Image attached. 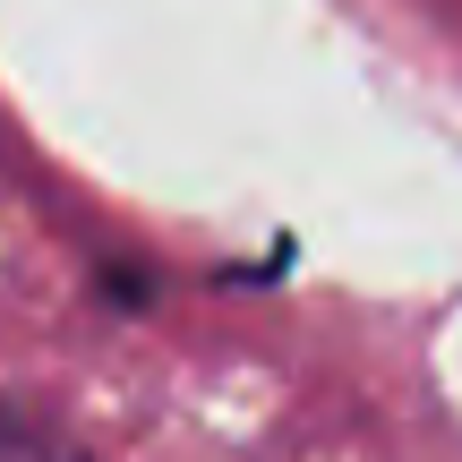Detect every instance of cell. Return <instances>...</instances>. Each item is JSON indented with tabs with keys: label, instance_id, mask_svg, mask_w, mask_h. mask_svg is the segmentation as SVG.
Returning <instances> with one entry per match:
<instances>
[{
	"label": "cell",
	"instance_id": "6da1fadb",
	"mask_svg": "<svg viewBox=\"0 0 462 462\" xmlns=\"http://www.w3.org/2000/svg\"><path fill=\"white\" fill-rule=\"evenodd\" d=\"M0 462H78V454L51 446L43 429H17V420H0Z\"/></svg>",
	"mask_w": 462,
	"mask_h": 462
}]
</instances>
